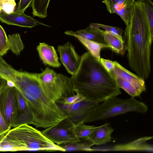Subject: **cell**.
I'll return each mask as SVG.
<instances>
[{
	"label": "cell",
	"instance_id": "3957f363",
	"mask_svg": "<svg viewBox=\"0 0 153 153\" xmlns=\"http://www.w3.org/2000/svg\"><path fill=\"white\" fill-rule=\"evenodd\" d=\"M10 81L20 92L30 109L36 127L48 128L66 115L56 102L44 91L38 73L16 70Z\"/></svg>",
	"mask_w": 153,
	"mask_h": 153
},
{
	"label": "cell",
	"instance_id": "277c9868",
	"mask_svg": "<svg viewBox=\"0 0 153 153\" xmlns=\"http://www.w3.org/2000/svg\"><path fill=\"white\" fill-rule=\"evenodd\" d=\"M19 151L65 152L42 131L27 124L10 129L0 140V151Z\"/></svg>",
	"mask_w": 153,
	"mask_h": 153
},
{
	"label": "cell",
	"instance_id": "484cf974",
	"mask_svg": "<svg viewBox=\"0 0 153 153\" xmlns=\"http://www.w3.org/2000/svg\"><path fill=\"white\" fill-rule=\"evenodd\" d=\"M2 10L9 13L14 11L16 4L15 0H0Z\"/></svg>",
	"mask_w": 153,
	"mask_h": 153
},
{
	"label": "cell",
	"instance_id": "d6a6232c",
	"mask_svg": "<svg viewBox=\"0 0 153 153\" xmlns=\"http://www.w3.org/2000/svg\"><path fill=\"white\" fill-rule=\"evenodd\" d=\"M2 136H0V140L1 139V137Z\"/></svg>",
	"mask_w": 153,
	"mask_h": 153
},
{
	"label": "cell",
	"instance_id": "44dd1931",
	"mask_svg": "<svg viewBox=\"0 0 153 153\" xmlns=\"http://www.w3.org/2000/svg\"><path fill=\"white\" fill-rule=\"evenodd\" d=\"M50 0H33L31 4L34 16L45 18L48 16L47 10Z\"/></svg>",
	"mask_w": 153,
	"mask_h": 153
},
{
	"label": "cell",
	"instance_id": "cb8c5ba5",
	"mask_svg": "<svg viewBox=\"0 0 153 153\" xmlns=\"http://www.w3.org/2000/svg\"><path fill=\"white\" fill-rule=\"evenodd\" d=\"M93 23L95 26L102 29L105 32L109 33L115 36L124 43L123 38L122 36L123 31L121 28L101 24Z\"/></svg>",
	"mask_w": 153,
	"mask_h": 153
},
{
	"label": "cell",
	"instance_id": "52a82bcc",
	"mask_svg": "<svg viewBox=\"0 0 153 153\" xmlns=\"http://www.w3.org/2000/svg\"><path fill=\"white\" fill-rule=\"evenodd\" d=\"M111 72L118 86L131 97H140L146 90L145 80L131 72L116 61Z\"/></svg>",
	"mask_w": 153,
	"mask_h": 153
},
{
	"label": "cell",
	"instance_id": "83f0119b",
	"mask_svg": "<svg viewBox=\"0 0 153 153\" xmlns=\"http://www.w3.org/2000/svg\"><path fill=\"white\" fill-rule=\"evenodd\" d=\"M11 128L6 122L0 111V136L5 134L11 129Z\"/></svg>",
	"mask_w": 153,
	"mask_h": 153
},
{
	"label": "cell",
	"instance_id": "9c48e42d",
	"mask_svg": "<svg viewBox=\"0 0 153 153\" xmlns=\"http://www.w3.org/2000/svg\"><path fill=\"white\" fill-rule=\"evenodd\" d=\"M98 103L84 99L71 105L61 104L65 114L75 124L87 123L88 120Z\"/></svg>",
	"mask_w": 153,
	"mask_h": 153
},
{
	"label": "cell",
	"instance_id": "8fae6325",
	"mask_svg": "<svg viewBox=\"0 0 153 153\" xmlns=\"http://www.w3.org/2000/svg\"><path fill=\"white\" fill-rule=\"evenodd\" d=\"M57 51L61 63L71 76L74 74L80 64L81 56L76 51L74 47L69 42L59 45Z\"/></svg>",
	"mask_w": 153,
	"mask_h": 153
},
{
	"label": "cell",
	"instance_id": "4dcf8cb0",
	"mask_svg": "<svg viewBox=\"0 0 153 153\" xmlns=\"http://www.w3.org/2000/svg\"><path fill=\"white\" fill-rule=\"evenodd\" d=\"M7 84V81L0 75V88L6 85Z\"/></svg>",
	"mask_w": 153,
	"mask_h": 153
},
{
	"label": "cell",
	"instance_id": "2e32d148",
	"mask_svg": "<svg viewBox=\"0 0 153 153\" xmlns=\"http://www.w3.org/2000/svg\"><path fill=\"white\" fill-rule=\"evenodd\" d=\"M104 33L103 30L95 26L93 23H91L83 29L75 31L67 30L65 32L67 35L72 36L76 35L88 40L106 44L104 39Z\"/></svg>",
	"mask_w": 153,
	"mask_h": 153
},
{
	"label": "cell",
	"instance_id": "ffe728a7",
	"mask_svg": "<svg viewBox=\"0 0 153 153\" xmlns=\"http://www.w3.org/2000/svg\"><path fill=\"white\" fill-rule=\"evenodd\" d=\"M104 39L109 48L116 53L123 55L125 53L124 43L111 33L105 32Z\"/></svg>",
	"mask_w": 153,
	"mask_h": 153
},
{
	"label": "cell",
	"instance_id": "8992f818",
	"mask_svg": "<svg viewBox=\"0 0 153 153\" xmlns=\"http://www.w3.org/2000/svg\"><path fill=\"white\" fill-rule=\"evenodd\" d=\"M38 77L45 92L56 103L75 94L71 77L57 73L48 67L40 73Z\"/></svg>",
	"mask_w": 153,
	"mask_h": 153
},
{
	"label": "cell",
	"instance_id": "4316f807",
	"mask_svg": "<svg viewBox=\"0 0 153 153\" xmlns=\"http://www.w3.org/2000/svg\"><path fill=\"white\" fill-rule=\"evenodd\" d=\"M85 99L80 94L78 93L63 99L61 104L71 105Z\"/></svg>",
	"mask_w": 153,
	"mask_h": 153
},
{
	"label": "cell",
	"instance_id": "5b68a950",
	"mask_svg": "<svg viewBox=\"0 0 153 153\" xmlns=\"http://www.w3.org/2000/svg\"><path fill=\"white\" fill-rule=\"evenodd\" d=\"M148 110L146 104L135 97L124 99L113 97L97 105L87 123L105 120L129 112L144 114Z\"/></svg>",
	"mask_w": 153,
	"mask_h": 153
},
{
	"label": "cell",
	"instance_id": "d6986e66",
	"mask_svg": "<svg viewBox=\"0 0 153 153\" xmlns=\"http://www.w3.org/2000/svg\"><path fill=\"white\" fill-rule=\"evenodd\" d=\"M73 36L77 38L88 49V51L99 61L101 58L100 52L101 50L105 48H109V46L105 44L88 40L76 35H74Z\"/></svg>",
	"mask_w": 153,
	"mask_h": 153
},
{
	"label": "cell",
	"instance_id": "30bf717a",
	"mask_svg": "<svg viewBox=\"0 0 153 153\" xmlns=\"http://www.w3.org/2000/svg\"><path fill=\"white\" fill-rule=\"evenodd\" d=\"M16 88L7 84L0 88V111L12 127L16 107Z\"/></svg>",
	"mask_w": 153,
	"mask_h": 153
},
{
	"label": "cell",
	"instance_id": "ba28073f",
	"mask_svg": "<svg viewBox=\"0 0 153 153\" xmlns=\"http://www.w3.org/2000/svg\"><path fill=\"white\" fill-rule=\"evenodd\" d=\"M75 128V124L66 116L42 132L48 139L58 145L79 141Z\"/></svg>",
	"mask_w": 153,
	"mask_h": 153
},
{
	"label": "cell",
	"instance_id": "7402d4cb",
	"mask_svg": "<svg viewBox=\"0 0 153 153\" xmlns=\"http://www.w3.org/2000/svg\"><path fill=\"white\" fill-rule=\"evenodd\" d=\"M9 49L16 55L19 54L24 47L20 34L18 33L8 35Z\"/></svg>",
	"mask_w": 153,
	"mask_h": 153
},
{
	"label": "cell",
	"instance_id": "7a4b0ae2",
	"mask_svg": "<svg viewBox=\"0 0 153 153\" xmlns=\"http://www.w3.org/2000/svg\"><path fill=\"white\" fill-rule=\"evenodd\" d=\"M71 78L75 94L93 102L99 103L121 94L112 73L89 51L81 56L79 66Z\"/></svg>",
	"mask_w": 153,
	"mask_h": 153
},
{
	"label": "cell",
	"instance_id": "e0dca14e",
	"mask_svg": "<svg viewBox=\"0 0 153 153\" xmlns=\"http://www.w3.org/2000/svg\"><path fill=\"white\" fill-rule=\"evenodd\" d=\"M36 49L40 59L44 64L54 68L60 66L61 63L54 47L44 42H39Z\"/></svg>",
	"mask_w": 153,
	"mask_h": 153
},
{
	"label": "cell",
	"instance_id": "d4e9b609",
	"mask_svg": "<svg viewBox=\"0 0 153 153\" xmlns=\"http://www.w3.org/2000/svg\"><path fill=\"white\" fill-rule=\"evenodd\" d=\"M9 49L8 37L4 29L0 25V56L6 54Z\"/></svg>",
	"mask_w": 153,
	"mask_h": 153
},
{
	"label": "cell",
	"instance_id": "9a60e30c",
	"mask_svg": "<svg viewBox=\"0 0 153 153\" xmlns=\"http://www.w3.org/2000/svg\"><path fill=\"white\" fill-rule=\"evenodd\" d=\"M114 130L108 123L96 126L88 137L92 146H100L111 141V134Z\"/></svg>",
	"mask_w": 153,
	"mask_h": 153
},
{
	"label": "cell",
	"instance_id": "4fadbf2b",
	"mask_svg": "<svg viewBox=\"0 0 153 153\" xmlns=\"http://www.w3.org/2000/svg\"><path fill=\"white\" fill-rule=\"evenodd\" d=\"M135 0H103L107 11L119 15L126 25L128 23Z\"/></svg>",
	"mask_w": 153,
	"mask_h": 153
},
{
	"label": "cell",
	"instance_id": "603a6c76",
	"mask_svg": "<svg viewBox=\"0 0 153 153\" xmlns=\"http://www.w3.org/2000/svg\"><path fill=\"white\" fill-rule=\"evenodd\" d=\"M96 127L95 126L86 125L84 123L75 124V131L79 138L88 137Z\"/></svg>",
	"mask_w": 153,
	"mask_h": 153
},
{
	"label": "cell",
	"instance_id": "7c38bea8",
	"mask_svg": "<svg viewBox=\"0 0 153 153\" xmlns=\"http://www.w3.org/2000/svg\"><path fill=\"white\" fill-rule=\"evenodd\" d=\"M0 21L7 25L22 27L32 28L38 25L50 27L24 13L16 11L7 13L2 10L0 12Z\"/></svg>",
	"mask_w": 153,
	"mask_h": 153
},
{
	"label": "cell",
	"instance_id": "6da1fadb",
	"mask_svg": "<svg viewBox=\"0 0 153 153\" xmlns=\"http://www.w3.org/2000/svg\"><path fill=\"white\" fill-rule=\"evenodd\" d=\"M123 38L130 67L138 76L148 79L151 71L153 22L147 17L140 0L134 3Z\"/></svg>",
	"mask_w": 153,
	"mask_h": 153
},
{
	"label": "cell",
	"instance_id": "1f68e13d",
	"mask_svg": "<svg viewBox=\"0 0 153 153\" xmlns=\"http://www.w3.org/2000/svg\"><path fill=\"white\" fill-rule=\"evenodd\" d=\"M1 10H2V9H1V6L0 5V12L1 11Z\"/></svg>",
	"mask_w": 153,
	"mask_h": 153
},
{
	"label": "cell",
	"instance_id": "f1b7e54d",
	"mask_svg": "<svg viewBox=\"0 0 153 153\" xmlns=\"http://www.w3.org/2000/svg\"><path fill=\"white\" fill-rule=\"evenodd\" d=\"M33 1V0H19L16 11L21 13H24Z\"/></svg>",
	"mask_w": 153,
	"mask_h": 153
},
{
	"label": "cell",
	"instance_id": "f546056e",
	"mask_svg": "<svg viewBox=\"0 0 153 153\" xmlns=\"http://www.w3.org/2000/svg\"><path fill=\"white\" fill-rule=\"evenodd\" d=\"M100 62L105 69L108 72L111 73L113 70L114 67V61L101 58Z\"/></svg>",
	"mask_w": 153,
	"mask_h": 153
},
{
	"label": "cell",
	"instance_id": "5bb4252c",
	"mask_svg": "<svg viewBox=\"0 0 153 153\" xmlns=\"http://www.w3.org/2000/svg\"><path fill=\"white\" fill-rule=\"evenodd\" d=\"M16 107L12 127L21 125L32 124L33 117L25 99L18 89L16 90Z\"/></svg>",
	"mask_w": 153,
	"mask_h": 153
},
{
	"label": "cell",
	"instance_id": "ac0fdd59",
	"mask_svg": "<svg viewBox=\"0 0 153 153\" xmlns=\"http://www.w3.org/2000/svg\"><path fill=\"white\" fill-rule=\"evenodd\" d=\"M57 145L64 149L65 152L92 151L91 149L92 146L88 137L79 138V140L76 142L65 143Z\"/></svg>",
	"mask_w": 153,
	"mask_h": 153
}]
</instances>
